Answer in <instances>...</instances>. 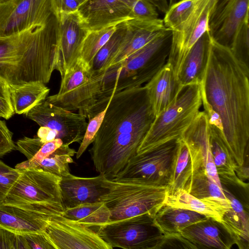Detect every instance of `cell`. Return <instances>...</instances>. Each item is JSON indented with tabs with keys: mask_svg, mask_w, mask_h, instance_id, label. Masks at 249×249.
Here are the masks:
<instances>
[{
	"mask_svg": "<svg viewBox=\"0 0 249 249\" xmlns=\"http://www.w3.org/2000/svg\"><path fill=\"white\" fill-rule=\"evenodd\" d=\"M249 68L211 36L201 99L220 116L224 142L237 166L249 155Z\"/></svg>",
	"mask_w": 249,
	"mask_h": 249,
	"instance_id": "cell-1",
	"label": "cell"
},
{
	"mask_svg": "<svg viewBox=\"0 0 249 249\" xmlns=\"http://www.w3.org/2000/svg\"><path fill=\"white\" fill-rule=\"evenodd\" d=\"M155 118L144 86L115 93L89 150L96 171L115 178L137 154Z\"/></svg>",
	"mask_w": 249,
	"mask_h": 249,
	"instance_id": "cell-2",
	"label": "cell"
},
{
	"mask_svg": "<svg viewBox=\"0 0 249 249\" xmlns=\"http://www.w3.org/2000/svg\"><path fill=\"white\" fill-rule=\"evenodd\" d=\"M59 32L54 11L44 22L0 37V78L9 87L47 84L55 70Z\"/></svg>",
	"mask_w": 249,
	"mask_h": 249,
	"instance_id": "cell-3",
	"label": "cell"
},
{
	"mask_svg": "<svg viewBox=\"0 0 249 249\" xmlns=\"http://www.w3.org/2000/svg\"><path fill=\"white\" fill-rule=\"evenodd\" d=\"M171 30L166 28L154 39L120 63L110 67L103 78V95L142 86L167 63L171 44Z\"/></svg>",
	"mask_w": 249,
	"mask_h": 249,
	"instance_id": "cell-4",
	"label": "cell"
},
{
	"mask_svg": "<svg viewBox=\"0 0 249 249\" xmlns=\"http://www.w3.org/2000/svg\"><path fill=\"white\" fill-rule=\"evenodd\" d=\"M105 72L93 70L79 58L61 77L58 92L46 99L66 109L78 110L89 119L104 110L108 103L103 95Z\"/></svg>",
	"mask_w": 249,
	"mask_h": 249,
	"instance_id": "cell-5",
	"label": "cell"
},
{
	"mask_svg": "<svg viewBox=\"0 0 249 249\" xmlns=\"http://www.w3.org/2000/svg\"><path fill=\"white\" fill-rule=\"evenodd\" d=\"M105 183L108 191L100 201L109 210V222L142 215L154 218L164 204L167 195V186L139 179L114 180L106 178Z\"/></svg>",
	"mask_w": 249,
	"mask_h": 249,
	"instance_id": "cell-6",
	"label": "cell"
},
{
	"mask_svg": "<svg viewBox=\"0 0 249 249\" xmlns=\"http://www.w3.org/2000/svg\"><path fill=\"white\" fill-rule=\"evenodd\" d=\"M201 106L200 85L193 84L183 88L171 104L155 118L137 154L180 139L195 119Z\"/></svg>",
	"mask_w": 249,
	"mask_h": 249,
	"instance_id": "cell-7",
	"label": "cell"
},
{
	"mask_svg": "<svg viewBox=\"0 0 249 249\" xmlns=\"http://www.w3.org/2000/svg\"><path fill=\"white\" fill-rule=\"evenodd\" d=\"M97 233L112 249H160L164 237L148 215L109 222Z\"/></svg>",
	"mask_w": 249,
	"mask_h": 249,
	"instance_id": "cell-8",
	"label": "cell"
},
{
	"mask_svg": "<svg viewBox=\"0 0 249 249\" xmlns=\"http://www.w3.org/2000/svg\"><path fill=\"white\" fill-rule=\"evenodd\" d=\"M18 179L0 203L12 205H55L62 206L61 178L41 169H20Z\"/></svg>",
	"mask_w": 249,
	"mask_h": 249,
	"instance_id": "cell-9",
	"label": "cell"
},
{
	"mask_svg": "<svg viewBox=\"0 0 249 249\" xmlns=\"http://www.w3.org/2000/svg\"><path fill=\"white\" fill-rule=\"evenodd\" d=\"M216 0H199L194 9L171 30V44L167 62L178 78L189 51L208 30V22Z\"/></svg>",
	"mask_w": 249,
	"mask_h": 249,
	"instance_id": "cell-10",
	"label": "cell"
},
{
	"mask_svg": "<svg viewBox=\"0 0 249 249\" xmlns=\"http://www.w3.org/2000/svg\"><path fill=\"white\" fill-rule=\"evenodd\" d=\"M177 146L178 140H175L151 151L137 154L113 179H139L167 186Z\"/></svg>",
	"mask_w": 249,
	"mask_h": 249,
	"instance_id": "cell-11",
	"label": "cell"
},
{
	"mask_svg": "<svg viewBox=\"0 0 249 249\" xmlns=\"http://www.w3.org/2000/svg\"><path fill=\"white\" fill-rule=\"evenodd\" d=\"M25 115L40 126L53 130L64 145L81 143L88 125L84 116L57 106L46 99Z\"/></svg>",
	"mask_w": 249,
	"mask_h": 249,
	"instance_id": "cell-12",
	"label": "cell"
},
{
	"mask_svg": "<svg viewBox=\"0 0 249 249\" xmlns=\"http://www.w3.org/2000/svg\"><path fill=\"white\" fill-rule=\"evenodd\" d=\"M138 0H84L77 11L82 27L94 31L116 25L129 19L132 8ZM157 8L165 13L167 0H152Z\"/></svg>",
	"mask_w": 249,
	"mask_h": 249,
	"instance_id": "cell-13",
	"label": "cell"
},
{
	"mask_svg": "<svg viewBox=\"0 0 249 249\" xmlns=\"http://www.w3.org/2000/svg\"><path fill=\"white\" fill-rule=\"evenodd\" d=\"M54 11L53 0H9L0 5V37L42 23Z\"/></svg>",
	"mask_w": 249,
	"mask_h": 249,
	"instance_id": "cell-14",
	"label": "cell"
},
{
	"mask_svg": "<svg viewBox=\"0 0 249 249\" xmlns=\"http://www.w3.org/2000/svg\"><path fill=\"white\" fill-rule=\"evenodd\" d=\"M44 232L55 249H112L96 231L62 213L52 218Z\"/></svg>",
	"mask_w": 249,
	"mask_h": 249,
	"instance_id": "cell-15",
	"label": "cell"
},
{
	"mask_svg": "<svg viewBox=\"0 0 249 249\" xmlns=\"http://www.w3.org/2000/svg\"><path fill=\"white\" fill-rule=\"evenodd\" d=\"M63 210V207L53 205L0 203V226L18 234L41 232L53 216Z\"/></svg>",
	"mask_w": 249,
	"mask_h": 249,
	"instance_id": "cell-16",
	"label": "cell"
},
{
	"mask_svg": "<svg viewBox=\"0 0 249 249\" xmlns=\"http://www.w3.org/2000/svg\"><path fill=\"white\" fill-rule=\"evenodd\" d=\"M55 14L58 19L59 32L55 70L62 77L79 58L82 44L88 31L82 27L77 12Z\"/></svg>",
	"mask_w": 249,
	"mask_h": 249,
	"instance_id": "cell-17",
	"label": "cell"
},
{
	"mask_svg": "<svg viewBox=\"0 0 249 249\" xmlns=\"http://www.w3.org/2000/svg\"><path fill=\"white\" fill-rule=\"evenodd\" d=\"M248 17L249 0H216L208 22L211 37L230 48L237 29Z\"/></svg>",
	"mask_w": 249,
	"mask_h": 249,
	"instance_id": "cell-18",
	"label": "cell"
},
{
	"mask_svg": "<svg viewBox=\"0 0 249 249\" xmlns=\"http://www.w3.org/2000/svg\"><path fill=\"white\" fill-rule=\"evenodd\" d=\"M106 178L101 174L94 177L83 178L71 173L62 177L60 188L63 209L85 203L101 201V196L108 191Z\"/></svg>",
	"mask_w": 249,
	"mask_h": 249,
	"instance_id": "cell-19",
	"label": "cell"
},
{
	"mask_svg": "<svg viewBox=\"0 0 249 249\" xmlns=\"http://www.w3.org/2000/svg\"><path fill=\"white\" fill-rule=\"evenodd\" d=\"M125 21V34L118 50L108 62L107 70L143 47L166 28L163 19L159 18H132Z\"/></svg>",
	"mask_w": 249,
	"mask_h": 249,
	"instance_id": "cell-20",
	"label": "cell"
},
{
	"mask_svg": "<svg viewBox=\"0 0 249 249\" xmlns=\"http://www.w3.org/2000/svg\"><path fill=\"white\" fill-rule=\"evenodd\" d=\"M181 234L197 249H230L235 241L222 222L207 217L183 229Z\"/></svg>",
	"mask_w": 249,
	"mask_h": 249,
	"instance_id": "cell-21",
	"label": "cell"
},
{
	"mask_svg": "<svg viewBox=\"0 0 249 249\" xmlns=\"http://www.w3.org/2000/svg\"><path fill=\"white\" fill-rule=\"evenodd\" d=\"M144 86L155 118L171 104L183 89L168 62Z\"/></svg>",
	"mask_w": 249,
	"mask_h": 249,
	"instance_id": "cell-22",
	"label": "cell"
},
{
	"mask_svg": "<svg viewBox=\"0 0 249 249\" xmlns=\"http://www.w3.org/2000/svg\"><path fill=\"white\" fill-rule=\"evenodd\" d=\"M202 167L203 162L199 151L181 139H178L167 185V195L185 190L193 174Z\"/></svg>",
	"mask_w": 249,
	"mask_h": 249,
	"instance_id": "cell-23",
	"label": "cell"
},
{
	"mask_svg": "<svg viewBox=\"0 0 249 249\" xmlns=\"http://www.w3.org/2000/svg\"><path fill=\"white\" fill-rule=\"evenodd\" d=\"M221 184L231 206L225 212L222 223L231 234L239 249H249V203L242 201V198H237L227 186Z\"/></svg>",
	"mask_w": 249,
	"mask_h": 249,
	"instance_id": "cell-24",
	"label": "cell"
},
{
	"mask_svg": "<svg viewBox=\"0 0 249 249\" xmlns=\"http://www.w3.org/2000/svg\"><path fill=\"white\" fill-rule=\"evenodd\" d=\"M210 41L211 36L208 30L194 44L185 58L178 77L183 88L201 83L208 63Z\"/></svg>",
	"mask_w": 249,
	"mask_h": 249,
	"instance_id": "cell-25",
	"label": "cell"
},
{
	"mask_svg": "<svg viewBox=\"0 0 249 249\" xmlns=\"http://www.w3.org/2000/svg\"><path fill=\"white\" fill-rule=\"evenodd\" d=\"M180 139L193 145L199 151L206 173L222 188L211 152L207 117L204 111L199 112Z\"/></svg>",
	"mask_w": 249,
	"mask_h": 249,
	"instance_id": "cell-26",
	"label": "cell"
},
{
	"mask_svg": "<svg viewBox=\"0 0 249 249\" xmlns=\"http://www.w3.org/2000/svg\"><path fill=\"white\" fill-rule=\"evenodd\" d=\"M207 218L188 209L164 204L157 212L153 222L164 235L181 234L190 225Z\"/></svg>",
	"mask_w": 249,
	"mask_h": 249,
	"instance_id": "cell-27",
	"label": "cell"
},
{
	"mask_svg": "<svg viewBox=\"0 0 249 249\" xmlns=\"http://www.w3.org/2000/svg\"><path fill=\"white\" fill-rule=\"evenodd\" d=\"M184 191L198 199L220 206L226 211L231 207L222 188L207 175L204 167L195 172Z\"/></svg>",
	"mask_w": 249,
	"mask_h": 249,
	"instance_id": "cell-28",
	"label": "cell"
},
{
	"mask_svg": "<svg viewBox=\"0 0 249 249\" xmlns=\"http://www.w3.org/2000/svg\"><path fill=\"white\" fill-rule=\"evenodd\" d=\"M62 215L75 221L96 231L109 222L110 213L102 201L85 203L64 209Z\"/></svg>",
	"mask_w": 249,
	"mask_h": 249,
	"instance_id": "cell-29",
	"label": "cell"
},
{
	"mask_svg": "<svg viewBox=\"0 0 249 249\" xmlns=\"http://www.w3.org/2000/svg\"><path fill=\"white\" fill-rule=\"evenodd\" d=\"M11 100L14 112L26 114L47 97L50 89L41 82L9 87Z\"/></svg>",
	"mask_w": 249,
	"mask_h": 249,
	"instance_id": "cell-30",
	"label": "cell"
},
{
	"mask_svg": "<svg viewBox=\"0 0 249 249\" xmlns=\"http://www.w3.org/2000/svg\"><path fill=\"white\" fill-rule=\"evenodd\" d=\"M164 204L191 210L220 222L226 211L220 206L198 199L183 190L167 195Z\"/></svg>",
	"mask_w": 249,
	"mask_h": 249,
	"instance_id": "cell-31",
	"label": "cell"
},
{
	"mask_svg": "<svg viewBox=\"0 0 249 249\" xmlns=\"http://www.w3.org/2000/svg\"><path fill=\"white\" fill-rule=\"evenodd\" d=\"M208 128L210 147L220 183L237 180L236 164L225 143L214 130Z\"/></svg>",
	"mask_w": 249,
	"mask_h": 249,
	"instance_id": "cell-32",
	"label": "cell"
},
{
	"mask_svg": "<svg viewBox=\"0 0 249 249\" xmlns=\"http://www.w3.org/2000/svg\"><path fill=\"white\" fill-rule=\"evenodd\" d=\"M76 153L69 145L62 144L34 168L41 169L61 178L70 174L69 164L73 162L72 157Z\"/></svg>",
	"mask_w": 249,
	"mask_h": 249,
	"instance_id": "cell-33",
	"label": "cell"
},
{
	"mask_svg": "<svg viewBox=\"0 0 249 249\" xmlns=\"http://www.w3.org/2000/svg\"><path fill=\"white\" fill-rule=\"evenodd\" d=\"M117 26L112 25L97 30L88 31L82 44L79 58L91 67L95 55L109 39Z\"/></svg>",
	"mask_w": 249,
	"mask_h": 249,
	"instance_id": "cell-34",
	"label": "cell"
},
{
	"mask_svg": "<svg viewBox=\"0 0 249 249\" xmlns=\"http://www.w3.org/2000/svg\"><path fill=\"white\" fill-rule=\"evenodd\" d=\"M126 30L125 20L117 24L112 36L94 57L91 65L93 70L99 72L106 71L107 64L120 47Z\"/></svg>",
	"mask_w": 249,
	"mask_h": 249,
	"instance_id": "cell-35",
	"label": "cell"
},
{
	"mask_svg": "<svg viewBox=\"0 0 249 249\" xmlns=\"http://www.w3.org/2000/svg\"><path fill=\"white\" fill-rule=\"evenodd\" d=\"M249 17L245 18L237 29L230 48L234 57L249 68Z\"/></svg>",
	"mask_w": 249,
	"mask_h": 249,
	"instance_id": "cell-36",
	"label": "cell"
},
{
	"mask_svg": "<svg viewBox=\"0 0 249 249\" xmlns=\"http://www.w3.org/2000/svg\"><path fill=\"white\" fill-rule=\"evenodd\" d=\"M199 0H181L169 6L163 19L165 27L171 29L194 9Z\"/></svg>",
	"mask_w": 249,
	"mask_h": 249,
	"instance_id": "cell-37",
	"label": "cell"
},
{
	"mask_svg": "<svg viewBox=\"0 0 249 249\" xmlns=\"http://www.w3.org/2000/svg\"><path fill=\"white\" fill-rule=\"evenodd\" d=\"M62 144L63 142L60 139H55L45 142H42L32 158L18 164L15 166V168L22 169L36 167L42 160L51 154Z\"/></svg>",
	"mask_w": 249,
	"mask_h": 249,
	"instance_id": "cell-38",
	"label": "cell"
},
{
	"mask_svg": "<svg viewBox=\"0 0 249 249\" xmlns=\"http://www.w3.org/2000/svg\"><path fill=\"white\" fill-rule=\"evenodd\" d=\"M107 106L108 104L104 110L88 119L89 122L84 138L80 143L78 151L76 153L77 159L79 158L85 152L88 146L92 143L95 135L101 125L107 108Z\"/></svg>",
	"mask_w": 249,
	"mask_h": 249,
	"instance_id": "cell-39",
	"label": "cell"
},
{
	"mask_svg": "<svg viewBox=\"0 0 249 249\" xmlns=\"http://www.w3.org/2000/svg\"><path fill=\"white\" fill-rule=\"evenodd\" d=\"M20 174V169L10 167L0 160V203L7 196Z\"/></svg>",
	"mask_w": 249,
	"mask_h": 249,
	"instance_id": "cell-40",
	"label": "cell"
},
{
	"mask_svg": "<svg viewBox=\"0 0 249 249\" xmlns=\"http://www.w3.org/2000/svg\"><path fill=\"white\" fill-rule=\"evenodd\" d=\"M0 249H30L24 235L0 226Z\"/></svg>",
	"mask_w": 249,
	"mask_h": 249,
	"instance_id": "cell-41",
	"label": "cell"
},
{
	"mask_svg": "<svg viewBox=\"0 0 249 249\" xmlns=\"http://www.w3.org/2000/svg\"><path fill=\"white\" fill-rule=\"evenodd\" d=\"M157 8L152 0H138L130 13L129 18L156 19Z\"/></svg>",
	"mask_w": 249,
	"mask_h": 249,
	"instance_id": "cell-42",
	"label": "cell"
},
{
	"mask_svg": "<svg viewBox=\"0 0 249 249\" xmlns=\"http://www.w3.org/2000/svg\"><path fill=\"white\" fill-rule=\"evenodd\" d=\"M22 234L26 238L30 249H55L44 231Z\"/></svg>",
	"mask_w": 249,
	"mask_h": 249,
	"instance_id": "cell-43",
	"label": "cell"
},
{
	"mask_svg": "<svg viewBox=\"0 0 249 249\" xmlns=\"http://www.w3.org/2000/svg\"><path fill=\"white\" fill-rule=\"evenodd\" d=\"M0 110L4 115V118L8 119L14 113L11 100L9 85L0 78Z\"/></svg>",
	"mask_w": 249,
	"mask_h": 249,
	"instance_id": "cell-44",
	"label": "cell"
},
{
	"mask_svg": "<svg viewBox=\"0 0 249 249\" xmlns=\"http://www.w3.org/2000/svg\"><path fill=\"white\" fill-rule=\"evenodd\" d=\"M197 249L196 247L181 234L164 235L160 249Z\"/></svg>",
	"mask_w": 249,
	"mask_h": 249,
	"instance_id": "cell-45",
	"label": "cell"
},
{
	"mask_svg": "<svg viewBox=\"0 0 249 249\" xmlns=\"http://www.w3.org/2000/svg\"><path fill=\"white\" fill-rule=\"evenodd\" d=\"M54 12L71 13L77 12L81 1L80 0H53Z\"/></svg>",
	"mask_w": 249,
	"mask_h": 249,
	"instance_id": "cell-46",
	"label": "cell"
},
{
	"mask_svg": "<svg viewBox=\"0 0 249 249\" xmlns=\"http://www.w3.org/2000/svg\"><path fill=\"white\" fill-rule=\"evenodd\" d=\"M234 172L237 177L241 180L249 179V156H247L244 160V163L241 166L236 165Z\"/></svg>",
	"mask_w": 249,
	"mask_h": 249,
	"instance_id": "cell-47",
	"label": "cell"
},
{
	"mask_svg": "<svg viewBox=\"0 0 249 249\" xmlns=\"http://www.w3.org/2000/svg\"><path fill=\"white\" fill-rule=\"evenodd\" d=\"M181 0H168V7L173 4Z\"/></svg>",
	"mask_w": 249,
	"mask_h": 249,
	"instance_id": "cell-48",
	"label": "cell"
},
{
	"mask_svg": "<svg viewBox=\"0 0 249 249\" xmlns=\"http://www.w3.org/2000/svg\"><path fill=\"white\" fill-rule=\"evenodd\" d=\"M9 0H0V5L5 3L6 2L9 1Z\"/></svg>",
	"mask_w": 249,
	"mask_h": 249,
	"instance_id": "cell-49",
	"label": "cell"
},
{
	"mask_svg": "<svg viewBox=\"0 0 249 249\" xmlns=\"http://www.w3.org/2000/svg\"><path fill=\"white\" fill-rule=\"evenodd\" d=\"M0 117L4 118V115L3 113L0 110Z\"/></svg>",
	"mask_w": 249,
	"mask_h": 249,
	"instance_id": "cell-50",
	"label": "cell"
},
{
	"mask_svg": "<svg viewBox=\"0 0 249 249\" xmlns=\"http://www.w3.org/2000/svg\"><path fill=\"white\" fill-rule=\"evenodd\" d=\"M81 0V2H82V1L83 0Z\"/></svg>",
	"mask_w": 249,
	"mask_h": 249,
	"instance_id": "cell-51",
	"label": "cell"
}]
</instances>
